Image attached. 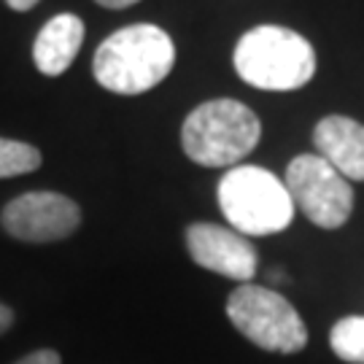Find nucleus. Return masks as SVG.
Wrapping results in <instances>:
<instances>
[{"mask_svg": "<svg viewBox=\"0 0 364 364\" xmlns=\"http://www.w3.org/2000/svg\"><path fill=\"white\" fill-rule=\"evenodd\" d=\"M176 43L162 27L130 25L111 33L92 57L97 84L117 95H144L170 76Z\"/></svg>", "mask_w": 364, "mask_h": 364, "instance_id": "f257e3e1", "label": "nucleus"}, {"mask_svg": "<svg viewBox=\"0 0 364 364\" xmlns=\"http://www.w3.org/2000/svg\"><path fill=\"white\" fill-rule=\"evenodd\" d=\"M262 138L259 117L240 100L216 97L197 105L181 124L183 154L203 168H235Z\"/></svg>", "mask_w": 364, "mask_h": 364, "instance_id": "f03ea898", "label": "nucleus"}, {"mask_svg": "<svg viewBox=\"0 0 364 364\" xmlns=\"http://www.w3.org/2000/svg\"><path fill=\"white\" fill-rule=\"evenodd\" d=\"M235 70L248 87L291 92L316 76V52L299 33L281 25L248 30L235 46Z\"/></svg>", "mask_w": 364, "mask_h": 364, "instance_id": "7ed1b4c3", "label": "nucleus"}, {"mask_svg": "<svg viewBox=\"0 0 364 364\" xmlns=\"http://www.w3.org/2000/svg\"><path fill=\"white\" fill-rule=\"evenodd\" d=\"M219 208L235 232L246 237L284 232L297 210L287 183L262 165H235L221 176Z\"/></svg>", "mask_w": 364, "mask_h": 364, "instance_id": "20e7f679", "label": "nucleus"}, {"mask_svg": "<svg viewBox=\"0 0 364 364\" xmlns=\"http://www.w3.org/2000/svg\"><path fill=\"white\" fill-rule=\"evenodd\" d=\"M227 318L257 348L270 353H299L308 346V326L284 294L257 284H240L227 297Z\"/></svg>", "mask_w": 364, "mask_h": 364, "instance_id": "39448f33", "label": "nucleus"}, {"mask_svg": "<svg viewBox=\"0 0 364 364\" xmlns=\"http://www.w3.org/2000/svg\"><path fill=\"white\" fill-rule=\"evenodd\" d=\"M284 183L294 208L321 230H340L351 219L353 189L318 154H299L287 165Z\"/></svg>", "mask_w": 364, "mask_h": 364, "instance_id": "423d86ee", "label": "nucleus"}, {"mask_svg": "<svg viewBox=\"0 0 364 364\" xmlns=\"http://www.w3.org/2000/svg\"><path fill=\"white\" fill-rule=\"evenodd\" d=\"M0 227L22 243H57L81 227V208L60 192H25L0 210Z\"/></svg>", "mask_w": 364, "mask_h": 364, "instance_id": "0eeeda50", "label": "nucleus"}, {"mask_svg": "<svg viewBox=\"0 0 364 364\" xmlns=\"http://www.w3.org/2000/svg\"><path fill=\"white\" fill-rule=\"evenodd\" d=\"M186 251L203 270L240 284H251L257 275V248L246 235L235 232L232 227H221L210 221H195L183 232Z\"/></svg>", "mask_w": 364, "mask_h": 364, "instance_id": "6e6552de", "label": "nucleus"}, {"mask_svg": "<svg viewBox=\"0 0 364 364\" xmlns=\"http://www.w3.org/2000/svg\"><path fill=\"white\" fill-rule=\"evenodd\" d=\"M313 146L346 181H364V124L351 117H324L313 130Z\"/></svg>", "mask_w": 364, "mask_h": 364, "instance_id": "1a4fd4ad", "label": "nucleus"}, {"mask_svg": "<svg viewBox=\"0 0 364 364\" xmlns=\"http://www.w3.org/2000/svg\"><path fill=\"white\" fill-rule=\"evenodd\" d=\"M84 43V22L76 14H57L41 27L33 43V63L43 76H63Z\"/></svg>", "mask_w": 364, "mask_h": 364, "instance_id": "9d476101", "label": "nucleus"}, {"mask_svg": "<svg viewBox=\"0 0 364 364\" xmlns=\"http://www.w3.org/2000/svg\"><path fill=\"white\" fill-rule=\"evenodd\" d=\"M329 348L346 364H364V316H343L329 329Z\"/></svg>", "mask_w": 364, "mask_h": 364, "instance_id": "9b49d317", "label": "nucleus"}, {"mask_svg": "<svg viewBox=\"0 0 364 364\" xmlns=\"http://www.w3.org/2000/svg\"><path fill=\"white\" fill-rule=\"evenodd\" d=\"M43 162L41 151L33 144L14 141V138H0V178H14L36 173Z\"/></svg>", "mask_w": 364, "mask_h": 364, "instance_id": "f8f14e48", "label": "nucleus"}, {"mask_svg": "<svg viewBox=\"0 0 364 364\" xmlns=\"http://www.w3.org/2000/svg\"><path fill=\"white\" fill-rule=\"evenodd\" d=\"M14 364H63V356L54 348H38V351L25 353L22 359H16Z\"/></svg>", "mask_w": 364, "mask_h": 364, "instance_id": "ddd939ff", "label": "nucleus"}, {"mask_svg": "<svg viewBox=\"0 0 364 364\" xmlns=\"http://www.w3.org/2000/svg\"><path fill=\"white\" fill-rule=\"evenodd\" d=\"M11 326H14V311L9 308V305L0 302V335H6Z\"/></svg>", "mask_w": 364, "mask_h": 364, "instance_id": "4468645a", "label": "nucleus"}, {"mask_svg": "<svg viewBox=\"0 0 364 364\" xmlns=\"http://www.w3.org/2000/svg\"><path fill=\"white\" fill-rule=\"evenodd\" d=\"M97 6H103V9H114V11H119V9H130V6H135L138 0H95Z\"/></svg>", "mask_w": 364, "mask_h": 364, "instance_id": "2eb2a0df", "label": "nucleus"}, {"mask_svg": "<svg viewBox=\"0 0 364 364\" xmlns=\"http://www.w3.org/2000/svg\"><path fill=\"white\" fill-rule=\"evenodd\" d=\"M9 3V9L14 11H30V9H36L41 0H6Z\"/></svg>", "mask_w": 364, "mask_h": 364, "instance_id": "dca6fc26", "label": "nucleus"}]
</instances>
